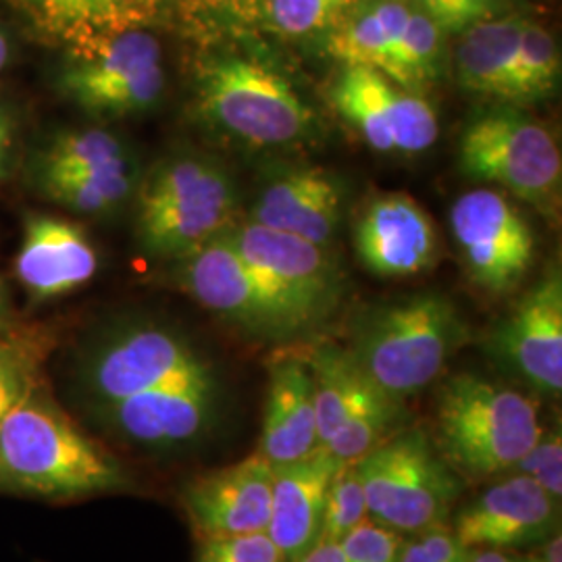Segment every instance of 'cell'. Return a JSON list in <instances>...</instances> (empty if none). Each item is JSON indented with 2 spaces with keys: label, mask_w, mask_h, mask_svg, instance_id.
Listing matches in <instances>:
<instances>
[{
  "label": "cell",
  "mask_w": 562,
  "mask_h": 562,
  "mask_svg": "<svg viewBox=\"0 0 562 562\" xmlns=\"http://www.w3.org/2000/svg\"><path fill=\"white\" fill-rule=\"evenodd\" d=\"M120 461L88 438L38 383L0 422V490L81 498L120 490Z\"/></svg>",
  "instance_id": "6da1fadb"
},
{
  "label": "cell",
  "mask_w": 562,
  "mask_h": 562,
  "mask_svg": "<svg viewBox=\"0 0 562 562\" xmlns=\"http://www.w3.org/2000/svg\"><path fill=\"white\" fill-rule=\"evenodd\" d=\"M464 341L457 304L423 292L362 313L348 352L382 392L404 402L436 382Z\"/></svg>",
  "instance_id": "7a4b0ae2"
},
{
  "label": "cell",
  "mask_w": 562,
  "mask_h": 562,
  "mask_svg": "<svg viewBox=\"0 0 562 562\" xmlns=\"http://www.w3.org/2000/svg\"><path fill=\"white\" fill-rule=\"evenodd\" d=\"M136 241L159 261H178L234 225L236 186L222 162L183 150L138 183Z\"/></svg>",
  "instance_id": "3957f363"
},
{
  "label": "cell",
  "mask_w": 562,
  "mask_h": 562,
  "mask_svg": "<svg viewBox=\"0 0 562 562\" xmlns=\"http://www.w3.org/2000/svg\"><path fill=\"white\" fill-rule=\"evenodd\" d=\"M540 436V408L521 392L473 373H459L443 383L434 443L454 473H508Z\"/></svg>",
  "instance_id": "277c9868"
},
{
  "label": "cell",
  "mask_w": 562,
  "mask_h": 562,
  "mask_svg": "<svg viewBox=\"0 0 562 562\" xmlns=\"http://www.w3.org/2000/svg\"><path fill=\"white\" fill-rule=\"evenodd\" d=\"M202 117L225 136L252 148H285L317 130L313 109L267 63L227 55L202 67L196 83Z\"/></svg>",
  "instance_id": "5b68a950"
},
{
  "label": "cell",
  "mask_w": 562,
  "mask_h": 562,
  "mask_svg": "<svg viewBox=\"0 0 562 562\" xmlns=\"http://www.w3.org/2000/svg\"><path fill=\"white\" fill-rule=\"evenodd\" d=\"M213 371L178 327L155 319H127L109 325L81 348L76 383L92 411Z\"/></svg>",
  "instance_id": "8992f818"
},
{
  "label": "cell",
  "mask_w": 562,
  "mask_h": 562,
  "mask_svg": "<svg viewBox=\"0 0 562 562\" xmlns=\"http://www.w3.org/2000/svg\"><path fill=\"white\" fill-rule=\"evenodd\" d=\"M369 519L401 536L440 529L461 482L423 429L387 438L357 461Z\"/></svg>",
  "instance_id": "52a82bcc"
},
{
  "label": "cell",
  "mask_w": 562,
  "mask_h": 562,
  "mask_svg": "<svg viewBox=\"0 0 562 562\" xmlns=\"http://www.w3.org/2000/svg\"><path fill=\"white\" fill-rule=\"evenodd\" d=\"M459 167L469 180L494 183L548 215L561 206V146L515 104L485 111L464 127Z\"/></svg>",
  "instance_id": "ba28073f"
},
{
  "label": "cell",
  "mask_w": 562,
  "mask_h": 562,
  "mask_svg": "<svg viewBox=\"0 0 562 562\" xmlns=\"http://www.w3.org/2000/svg\"><path fill=\"white\" fill-rule=\"evenodd\" d=\"M59 90L83 113L121 120L153 111L165 94L161 42L148 30H130L76 53H65Z\"/></svg>",
  "instance_id": "9c48e42d"
},
{
  "label": "cell",
  "mask_w": 562,
  "mask_h": 562,
  "mask_svg": "<svg viewBox=\"0 0 562 562\" xmlns=\"http://www.w3.org/2000/svg\"><path fill=\"white\" fill-rule=\"evenodd\" d=\"M227 232L267 299L296 334L334 311L340 301L341 273L329 246L252 222L234 223Z\"/></svg>",
  "instance_id": "30bf717a"
},
{
  "label": "cell",
  "mask_w": 562,
  "mask_h": 562,
  "mask_svg": "<svg viewBox=\"0 0 562 562\" xmlns=\"http://www.w3.org/2000/svg\"><path fill=\"white\" fill-rule=\"evenodd\" d=\"M450 229L469 278L490 294L510 292L533 265L531 225L501 190L462 194L450 209Z\"/></svg>",
  "instance_id": "8fae6325"
},
{
  "label": "cell",
  "mask_w": 562,
  "mask_h": 562,
  "mask_svg": "<svg viewBox=\"0 0 562 562\" xmlns=\"http://www.w3.org/2000/svg\"><path fill=\"white\" fill-rule=\"evenodd\" d=\"M227 229L176 261L178 288L248 336L271 340L294 336L296 331L267 299Z\"/></svg>",
  "instance_id": "7c38bea8"
},
{
  "label": "cell",
  "mask_w": 562,
  "mask_h": 562,
  "mask_svg": "<svg viewBox=\"0 0 562 562\" xmlns=\"http://www.w3.org/2000/svg\"><path fill=\"white\" fill-rule=\"evenodd\" d=\"M222 382L204 373L121 398L92 415L121 440L148 450H173L196 442L220 417Z\"/></svg>",
  "instance_id": "4fadbf2b"
},
{
  "label": "cell",
  "mask_w": 562,
  "mask_h": 562,
  "mask_svg": "<svg viewBox=\"0 0 562 562\" xmlns=\"http://www.w3.org/2000/svg\"><path fill=\"white\" fill-rule=\"evenodd\" d=\"M492 355L543 396L562 390V278L554 269L536 283L490 338Z\"/></svg>",
  "instance_id": "5bb4252c"
},
{
  "label": "cell",
  "mask_w": 562,
  "mask_h": 562,
  "mask_svg": "<svg viewBox=\"0 0 562 562\" xmlns=\"http://www.w3.org/2000/svg\"><path fill=\"white\" fill-rule=\"evenodd\" d=\"M352 246L362 267L383 280L413 278L440 261L436 225L404 192L380 194L362 206Z\"/></svg>",
  "instance_id": "9a60e30c"
},
{
  "label": "cell",
  "mask_w": 562,
  "mask_h": 562,
  "mask_svg": "<svg viewBox=\"0 0 562 562\" xmlns=\"http://www.w3.org/2000/svg\"><path fill=\"white\" fill-rule=\"evenodd\" d=\"M346 188L338 176L306 165H283L265 173L248 222L329 246L340 229Z\"/></svg>",
  "instance_id": "2e32d148"
},
{
  "label": "cell",
  "mask_w": 562,
  "mask_h": 562,
  "mask_svg": "<svg viewBox=\"0 0 562 562\" xmlns=\"http://www.w3.org/2000/svg\"><path fill=\"white\" fill-rule=\"evenodd\" d=\"M334 109L378 153H406L427 127V102L380 71L344 65L329 90Z\"/></svg>",
  "instance_id": "e0dca14e"
},
{
  "label": "cell",
  "mask_w": 562,
  "mask_h": 562,
  "mask_svg": "<svg viewBox=\"0 0 562 562\" xmlns=\"http://www.w3.org/2000/svg\"><path fill=\"white\" fill-rule=\"evenodd\" d=\"M273 464L257 454L196 477L183 492L188 517L202 538L267 531Z\"/></svg>",
  "instance_id": "ac0fdd59"
},
{
  "label": "cell",
  "mask_w": 562,
  "mask_h": 562,
  "mask_svg": "<svg viewBox=\"0 0 562 562\" xmlns=\"http://www.w3.org/2000/svg\"><path fill=\"white\" fill-rule=\"evenodd\" d=\"M557 503L533 480L515 473L462 508L452 536L469 550L542 542L559 522Z\"/></svg>",
  "instance_id": "d6986e66"
},
{
  "label": "cell",
  "mask_w": 562,
  "mask_h": 562,
  "mask_svg": "<svg viewBox=\"0 0 562 562\" xmlns=\"http://www.w3.org/2000/svg\"><path fill=\"white\" fill-rule=\"evenodd\" d=\"M97 271V248L80 225L55 215H27L15 276L32 301H55L71 294Z\"/></svg>",
  "instance_id": "ffe728a7"
},
{
  "label": "cell",
  "mask_w": 562,
  "mask_h": 562,
  "mask_svg": "<svg viewBox=\"0 0 562 562\" xmlns=\"http://www.w3.org/2000/svg\"><path fill=\"white\" fill-rule=\"evenodd\" d=\"M20 11L44 41L76 53L161 20L169 0H0Z\"/></svg>",
  "instance_id": "44dd1931"
},
{
  "label": "cell",
  "mask_w": 562,
  "mask_h": 562,
  "mask_svg": "<svg viewBox=\"0 0 562 562\" xmlns=\"http://www.w3.org/2000/svg\"><path fill=\"white\" fill-rule=\"evenodd\" d=\"M340 461L319 446L301 461L273 467L267 533L285 562L302 559L322 538L325 498Z\"/></svg>",
  "instance_id": "7402d4cb"
},
{
  "label": "cell",
  "mask_w": 562,
  "mask_h": 562,
  "mask_svg": "<svg viewBox=\"0 0 562 562\" xmlns=\"http://www.w3.org/2000/svg\"><path fill=\"white\" fill-rule=\"evenodd\" d=\"M319 446L313 380L306 361L283 357L269 369L259 454L276 467L301 461Z\"/></svg>",
  "instance_id": "603a6c76"
},
{
  "label": "cell",
  "mask_w": 562,
  "mask_h": 562,
  "mask_svg": "<svg viewBox=\"0 0 562 562\" xmlns=\"http://www.w3.org/2000/svg\"><path fill=\"white\" fill-rule=\"evenodd\" d=\"M525 20L521 13H506L457 34L452 67L464 92L503 104L508 102L510 74Z\"/></svg>",
  "instance_id": "cb8c5ba5"
},
{
  "label": "cell",
  "mask_w": 562,
  "mask_h": 562,
  "mask_svg": "<svg viewBox=\"0 0 562 562\" xmlns=\"http://www.w3.org/2000/svg\"><path fill=\"white\" fill-rule=\"evenodd\" d=\"M306 367L313 380L317 436L323 446L361 401L371 380L362 373L348 348L336 344L317 346L306 359Z\"/></svg>",
  "instance_id": "d4e9b609"
},
{
  "label": "cell",
  "mask_w": 562,
  "mask_h": 562,
  "mask_svg": "<svg viewBox=\"0 0 562 562\" xmlns=\"http://www.w3.org/2000/svg\"><path fill=\"white\" fill-rule=\"evenodd\" d=\"M34 176L44 199L88 217L120 211L140 183L136 165L106 171H36Z\"/></svg>",
  "instance_id": "484cf974"
},
{
  "label": "cell",
  "mask_w": 562,
  "mask_h": 562,
  "mask_svg": "<svg viewBox=\"0 0 562 562\" xmlns=\"http://www.w3.org/2000/svg\"><path fill=\"white\" fill-rule=\"evenodd\" d=\"M448 38L450 36L436 21L411 4L394 48V83H398L404 90L422 94V90L442 80L450 65Z\"/></svg>",
  "instance_id": "4316f807"
},
{
  "label": "cell",
  "mask_w": 562,
  "mask_h": 562,
  "mask_svg": "<svg viewBox=\"0 0 562 562\" xmlns=\"http://www.w3.org/2000/svg\"><path fill=\"white\" fill-rule=\"evenodd\" d=\"M404 415V402L390 398L375 383L348 413L336 434L323 443L340 462L361 461L364 454L392 438V429Z\"/></svg>",
  "instance_id": "83f0119b"
},
{
  "label": "cell",
  "mask_w": 562,
  "mask_h": 562,
  "mask_svg": "<svg viewBox=\"0 0 562 562\" xmlns=\"http://www.w3.org/2000/svg\"><path fill=\"white\" fill-rule=\"evenodd\" d=\"M561 81V53L554 36L542 23L525 20L513 63L508 102L531 104L552 97Z\"/></svg>",
  "instance_id": "f1b7e54d"
},
{
  "label": "cell",
  "mask_w": 562,
  "mask_h": 562,
  "mask_svg": "<svg viewBox=\"0 0 562 562\" xmlns=\"http://www.w3.org/2000/svg\"><path fill=\"white\" fill-rule=\"evenodd\" d=\"M134 159L117 134L102 127L60 132L36 159V171H106Z\"/></svg>",
  "instance_id": "f546056e"
},
{
  "label": "cell",
  "mask_w": 562,
  "mask_h": 562,
  "mask_svg": "<svg viewBox=\"0 0 562 562\" xmlns=\"http://www.w3.org/2000/svg\"><path fill=\"white\" fill-rule=\"evenodd\" d=\"M357 0H267L262 25L283 41H327Z\"/></svg>",
  "instance_id": "4dcf8cb0"
},
{
  "label": "cell",
  "mask_w": 562,
  "mask_h": 562,
  "mask_svg": "<svg viewBox=\"0 0 562 562\" xmlns=\"http://www.w3.org/2000/svg\"><path fill=\"white\" fill-rule=\"evenodd\" d=\"M46 341L34 334H0V422L41 383Z\"/></svg>",
  "instance_id": "1f68e13d"
},
{
  "label": "cell",
  "mask_w": 562,
  "mask_h": 562,
  "mask_svg": "<svg viewBox=\"0 0 562 562\" xmlns=\"http://www.w3.org/2000/svg\"><path fill=\"white\" fill-rule=\"evenodd\" d=\"M367 519L369 510L357 462H340L327 490L319 540L341 542Z\"/></svg>",
  "instance_id": "d6a6232c"
},
{
  "label": "cell",
  "mask_w": 562,
  "mask_h": 562,
  "mask_svg": "<svg viewBox=\"0 0 562 562\" xmlns=\"http://www.w3.org/2000/svg\"><path fill=\"white\" fill-rule=\"evenodd\" d=\"M267 0H169L183 20L202 30H241L262 25Z\"/></svg>",
  "instance_id": "836d02e7"
},
{
  "label": "cell",
  "mask_w": 562,
  "mask_h": 562,
  "mask_svg": "<svg viewBox=\"0 0 562 562\" xmlns=\"http://www.w3.org/2000/svg\"><path fill=\"white\" fill-rule=\"evenodd\" d=\"M436 21L448 36H457L480 21L510 13V0H406Z\"/></svg>",
  "instance_id": "e575fe53"
},
{
  "label": "cell",
  "mask_w": 562,
  "mask_h": 562,
  "mask_svg": "<svg viewBox=\"0 0 562 562\" xmlns=\"http://www.w3.org/2000/svg\"><path fill=\"white\" fill-rule=\"evenodd\" d=\"M517 475H525L538 483L543 492L561 501L562 496V438L559 429H552L540 436V440L533 443L521 461L513 467Z\"/></svg>",
  "instance_id": "d590c367"
},
{
  "label": "cell",
  "mask_w": 562,
  "mask_h": 562,
  "mask_svg": "<svg viewBox=\"0 0 562 562\" xmlns=\"http://www.w3.org/2000/svg\"><path fill=\"white\" fill-rule=\"evenodd\" d=\"M199 562H285L267 531L204 538Z\"/></svg>",
  "instance_id": "8d00e7d4"
},
{
  "label": "cell",
  "mask_w": 562,
  "mask_h": 562,
  "mask_svg": "<svg viewBox=\"0 0 562 562\" xmlns=\"http://www.w3.org/2000/svg\"><path fill=\"white\" fill-rule=\"evenodd\" d=\"M340 546L346 562H401L404 540L401 533L367 519L352 529Z\"/></svg>",
  "instance_id": "74e56055"
},
{
  "label": "cell",
  "mask_w": 562,
  "mask_h": 562,
  "mask_svg": "<svg viewBox=\"0 0 562 562\" xmlns=\"http://www.w3.org/2000/svg\"><path fill=\"white\" fill-rule=\"evenodd\" d=\"M401 562H459V557L457 550L442 538L434 533H419L417 540L402 548Z\"/></svg>",
  "instance_id": "f35d334b"
},
{
  "label": "cell",
  "mask_w": 562,
  "mask_h": 562,
  "mask_svg": "<svg viewBox=\"0 0 562 562\" xmlns=\"http://www.w3.org/2000/svg\"><path fill=\"white\" fill-rule=\"evenodd\" d=\"M15 117L7 106H0V178L11 157L13 142H15Z\"/></svg>",
  "instance_id": "ab89813d"
},
{
  "label": "cell",
  "mask_w": 562,
  "mask_h": 562,
  "mask_svg": "<svg viewBox=\"0 0 562 562\" xmlns=\"http://www.w3.org/2000/svg\"><path fill=\"white\" fill-rule=\"evenodd\" d=\"M296 562H346L340 542L319 540Z\"/></svg>",
  "instance_id": "60d3db41"
},
{
  "label": "cell",
  "mask_w": 562,
  "mask_h": 562,
  "mask_svg": "<svg viewBox=\"0 0 562 562\" xmlns=\"http://www.w3.org/2000/svg\"><path fill=\"white\" fill-rule=\"evenodd\" d=\"M540 557H519V554H508L503 550H480V552H473V559L471 562H538Z\"/></svg>",
  "instance_id": "b9f144b4"
},
{
  "label": "cell",
  "mask_w": 562,
  "mask_h": 562,
  "mask_svg": "<svg viewBox=\"0 0 562 562\" xmlns=\"http://www.w3.org/2000/svg\"><path fill=\"white\" fill-rule=\"evenodd\" d=\"M542 562H562V540L561 533H552L546 543Z\"/></svg>",
  "instance_id": "7bdbcfd3"
},
{
  "label": "cell",
  "mask_w": 562,
  "mask_h": 562,
  "mask_svg": "<svg viewBox=\"0 0 562 562\" xmlns=\"http://www.w3.org/2000/svg\"><path fill=\"white\" fill-rule=\"evenodd\" d=\"M9 323H11V304H9L7 288L0 280V334L9 331Z\"/></svg>",
  "instance_id": "ee69618b"
},
{
  "label": "cell",
  "mask_w": 562,
  "mask_h": 562,
  "mask_svg": "<svg viewBox=\"0 0 562 562\" xmlns=\"http://www.w3.org/2000/svg\"><path fill=\"white\" fill-rule=\"evenodd\" d=\"M9 59H11V41H9L7 32L0 27V74L4 71Z\"/></svg>",
  "instance_id": "f6af8a7d"
},
{
  "label": "cell",
  "mask_w": 562,
  "mask_h": 562,
  "mask_svg": "<svg viewBox=\"0 0 562 562\" xmlns=\"http://www.w3.org/2000/svg\"><path fill=\"white\" fill-rule=\"evenodd\" d=\"M538 562H542V559H540V561H538Z\"/></svg>",
  "instance_id": "bcb514c9"
}]
</instances>
